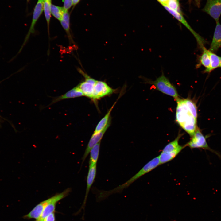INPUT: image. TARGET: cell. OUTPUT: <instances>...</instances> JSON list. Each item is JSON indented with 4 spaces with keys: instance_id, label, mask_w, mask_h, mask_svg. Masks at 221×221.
Returning <instances> with one entry per match:
<instances>
[{
    "instance_id": "obj_1",
    "label": "cell",
    "mask_w": 221,
    "mask_h": 221,
    "mask_svg": "<svg viewBox=\"0 0 221 221\" xmlns=\"http://www.w3.org/2000/svg\"><path fill=\"white\" fill-rule=\"evenodd\" d=\"M176 120L179 125L192 137L197 128V119L189 110L184 99L176 100Z\"/></svg>"
},
{
    "instance_id": "obj_2",
    "label": "cell",
    "mask_w": 221,
    "mask_h": 221,
    "mask_svg": "<svg viewBox=\"0 0 221 221\" xmlns=\"http://www.w3.org/2000/svg\"><path fill=\"white\" fill-rule=\"evenodd\" d=\"M159 157H156L146 164L138 172L123 184L106 192L108 196L115 193H120L123 190L128 187L146 173L150 172L160 165Z\"/></svg>"
},
{
    "instance_id": "obj_3",
    "label": "cell",
    "mask_w": 221,
    "mask_h": 221,
    "mask_svg": "<svg viewBox=\"0 0 221 221\" xmlns=\"http://www.w3.org/2000/svg\"><path fill=\"white\" fill-rule=\"evenodd\" d=\"M157 90L173 97L176 100L180 98L176 88L170 83L163 73L154 81H149Z\"/></svg>"
},
{
    "instance_id": "obj_4",
    "label": "cell",
    "mask_w": 221,
    "mask_h": 221,
    "mask_svg": "<svg viewBox=\"0 0 221 221\" xmlns=\"http://www.w3.org/2000/svg\"><path fill=\"white\" fill-rule=\"evenodd\" d=\"M191 149L200 148L209 150L221 157L220 155L217 152L211 149L208 146L204 137L198 128H197L194 135L186 145Z\"/></svg>"
},
{
    "instance_id": "obj_5",
    "label": "cell",
    "mask_w": 221,
    "mask_h": 221,
    "mask_svg": "<svg viewBox=\"0 0 221 221\" xmlns=\"http://www.w3.org/2000/svg\"><path fill=\"white\" fill-rule=\"evenodd\" d=\"M71 191V189L68 188L60 193L55 194L48 198L49 201L45 207L40 217L36 221H42L43 219L49 214L55 211L57 203L61 200L67 196Z\"/></svg>"
},
{
    "instance_id": "obj_6",
    "label": "cell",
    "mask_w": 221,
    "mask_h": 221,
    "mask_svg": "<svg viewBox=\"0 0 221 221\" xmlns=\"http://www.w3.org/2000/svg\"><path fill=\"white\" fill-rule=\"evenodd\" d=\"M163 6L169 13L184 25L191 33L196 38L199 48L202 50L204 47V45L206 43L205 40L191 28L181 14L170 9L166 6Z\"/></svg>"
},
{
    "instance_id": "obj_7",
    "label": "cell",
    "mask_w": 221,
    "mask_h": 221,
    "mask_svg": "<svg viewBox=\"0 0 221 221\" xmlns=\"http://www.w3.org/2000/svg\"><path fill=\"white\" fill-rule=\"evenodd\" d=\"M115 91L105 82L97 80L94 86L92 99L95 101L112 94Z\"/></svg>"
},
{
    "instance_id": "obj_8",
    "label": "cell",
    "mask_w": 221,
    "mask_h": 221,
    "mask_svg": "<svg viewBox=\"0 0 221 221\" xmlns=\"http://www.w3.org/2000/svg\"><path fill=\"white\" fill-rule=\"evenodd\" d=\"M202 10L210 15L216 22L219 21L221 15V0H207Z\"/></svg>"
},
{
    "instance_id": "obj_9",
    "label": "cell",
    "mask_w": 221,
    "mask_h": 221,
    "mask_svg": "<svg viewBox=\"0 0 221 221\" xmlns=\"http://www.w3.org/2000/svg\"><path fill=\"white\" fill-rule=\"evenodd\" d=\"M79 72L84 77L85 80L77 86L84 96L92 99L94 86L97 80L91 77L81 70L79 71Z\"/></svg>"
},
{
    "instance_id": "obj_10",
    "label": "cell",
    "mask_w": 221,
    "mask_h": 221,
    "mask_svg": "<svg viewBox=\"0 0 221 221\" xmlns=\"http://www.w3.org/2000/svg\"><path fill=\"white\" fill-rule=\"evenodd\" d=\"M44 0H38L34 9L32 21L29 29L26 36L24 43L20 49V51L27 41L30 34L34 33L35 24L44 10Z\"/></svg>"
},
{
    "instance_id": "obj_11",
    "label": "cell",
    "mask_w": 221,
    "mask_h": 221,
    "mask_svg": "<svg viewBox=\"0 0 221 221\" xmlns=\"http://www.w3.org/2000/svg\"><path fill=\"white\" fill-rule=\"evenodd\" d=\"M110 122L109 123L105 128L101 132L93 133L88 142L82 157V165L90 153L91 149L94 146L101 141L104 134L110 126Z\"/></svg>"
},
{
    "instance_id": "obj_12",
    "label": "cell",
    "mask_w": 221,
    "mask_h": 221,
    "mask_svg": "<svg viewBox=\"0 0 221 221\" xmlns=\"http://www.w3.org/2000/svg\"><path fill=\"white\" fill-rule=\"evenodd\" d=\"M96 164L89 165L88 171L87 178V185L86 193L82 205L79 211V212L83 209L84 210L87 200L89 191L95 179L96 174Z\"/></svg>"
},
{
    "instance_id": "obj_13",
    "label": "cell",
    "mask_w": 221,
    "mask_h": 221,
    "mask_svg": "<svg viewBox=\"0 0 221 221\" xmlns=\"http://www.w3.org/2000/svg\"><path fill=\"white\" fill-rule=\"evenodd\" d=\"M212 40L210 46V51L215 52L221 46V25L219 21L216 22Z\"/></svg>"
},
{
    "instance_id": "obj_14",
    "label": "cell",
    "mask_w": 221,
    "mask_h": 221,
    "mask_svg": "<svg viewBox=\"0 0 221 221\" xmlns=\"http://www.w3.org/2000/svg\"><path fill=\"white\" fill-rule=\"evenodd\" d=\"M84 95L78 86L68 91L65 94L53 99L49 105L66 99L74 98Z\"/></svg>"
},
{
    "instance_id": "obj_15",
    "label": "cell",
    "mask_w": 221,
    "mask_h": 221,
    "mask_svg": "<svg viewBox=\"0 0 221 221\" xmlns=\"http://www.w3.org/2000/svg\"><path fill=\"white\" fill-rule=\"evenodd\" d=\"M49 201V199L40 202L28 214L25 215L23 218L25 219H38L41 215L42 212Z\"/></svg>"
},
{
    "instance_id": "obj_16",
    "label": "cell",
    "mask_w": 221,
    "mask_h": 221,
    "mask_svg": "<svg viewBox=\"0 0 221 221\" xmlns=\"http://www.w3.org/2000/svg\"><path fill=\"white\" fill-rule=\"evenodd\" d=\"M186 147L185 145H180L177 149L173 151L168 153L161 152L158 156L160 164L165 163L172 160Z\"/></svg>"
},
{
    "instance_id": "obj_17",
    "label": "cell",
    "mask_w": 221,
    "mask_h": 221,
    "mask_svg": "<svg viewBox=\"0 0 221 221\" xmlns=\"http://www.w3.org/2000/svg\"><path fill=\"white\" fill-rule=\"evenodd\" d=\"M121 93L119 95L118 99L116 100L111 108L109 110L105 116L99 121L96 127L95 130L93 133H98L102 131L108 125L110 121V113L112 109L113 108L115 105L116 104L117 100L121 97Z\"/></svg>"
},
{
    "instance_id": "obj_18",
    "label": "cell",
    "mask_w": 221,
    "mask_h": 221,
    "mask_svg": "<svg viewBox=\"0 0 221 221\" xmlns=\"http://www.w3.org/2000/svg\"><path fill=\"white\" fill-rule=\"evenodd\" d=\"M61 25L65 31L70 42H73L70 28V16L68 10H64L62 19L60 21Z\"/></svg>"
},
{
    "instance_id": "obj_19",
    "label": "cell",
    "mask_w": 221,
    "mask_h": 221,
    "mask_svg": "<svg viewBox=\"0 0 221 221\" xmlns=\"http://www.w3.org/2000/svg\"><path fill=\"white\" fill-rule=\"evenodd\" d=\"M202 50V53L199 57V61L200 64L206 68L204 71V72L207 73L210 67V58L207 52V50L205 47Z\"/></svg>"
},
{
    "instance_id": "obj_20",
    "label": "cell",
    "mask_w": 221,
    "mask_h": 221,
    "mask_svg": "<svg viewBox=\"0 0 221 221\" xmlns=\"http://www.w3.org/2000/svg\"><path fill=\"white\" fill-rule=\"evenodd\" d=\"M101 141L95 145L90 151L89 165L97 164L99 153Z\"/></svg>"
},
{
    "instance_id": "obj_21",
    "label": "cell",
    "mask_w": 221,
    "mask_h": 221,
    "mask_svg": "<svg viewBox=\"0 0 221 221\" xmlns=\"http://www.w3.org/2000/svg\"><path fill=\"white\" fill-rule=\"evenodd\" d=\"M207 52L210 60V67L207 73H209L212 70L219 67L220 64L219 57L216 54L207 50Z\"/></svg>"
},
{
    "instance_id": "obj_22",
    "label": "cell",
    "mask_w": 221,
    "mask_h": 221,
    "mask_svg": "<svg viewBox=\"0 0 221 221\" xmlns=\"http://www.w3.org/2000/svg\"><path fill=\"white\" fill-rule=\"evenodd\" d=\"M183 134H179L177 137L173 141L168 143L163 149L162 152L168 153L173 151L177 149L180 145L179 141Z\"/></svg>"
},
{
    "instance_id": "obj_23",
    "label": "cell",
    "mask_w": 221,
    "mask_h": 221,
    "mask_svg": "<svg viewBox=\"0 0 221 221\" xmlns=\"http://www.w3.org/2000/svg\"><path fill=\"white\" fill-rule=\"evenodd\" d=\"M51 0H45L44 1V10L47 23L48 34H49V24L51 14Z\"/></svg>"
},
{
    "instance_id": "obj_24",
    "label": "cell",
    "mask_w": 221,
    "mask_h": 221,
    "mask_svg": "<svg viewBox=\"0 0 221 221\" xmlns=\"http://www.w3.org/2000/svg\"><path fill=\"white\" fill-rule=\"evenodd\" d=\"M51 14L55 18L60 21L61 20L64 11L63 7L51 4Z\"/></svg>"
},
{
    "instance_id": "obj_25",
    "label": "cell",
    "mask_w": 221,
    "mask_h": 221,
    "mask_svg": "<svg viewBox=\"0 0 221 221\" xmlns=\"http://www.w3.org/2000/svg\"><path fill=\"white\" fill-rule=\"evenodd\" d=\"M184 100L190 111L194 117L197 119V110L195 104L192 100L188 99H184Z\"/></svg>"
},
{
    "instance_id": "obj_26",
    "label": "cell",
    "mask_w": 221,
    "mask_h": 221,
    "mask_svg": "<svg viewBox=\"0 0 221 221\" xmlns=\"http://www.w3.org/2000/svg\"><path fill=\"white\" fill-rule=\"evenodd\" d=\"M165 6L182 14L178 0H169L166 5Z\"/></svg>"
},
{
    "instance_id": "obj_27",
    "label": "cell",
    "mask_w": 221,
    "mask_h": 221,
    "mask_svg": "<svg viewBox=\"0 0 221 221\" xmlns=\"http://www.w3.org/2000/svg\"><path fill=\"white\" fill-rule=\"evenodd\" d=\"M63 8L64 10H68L73 5L72 0H64Z\"/></svg>"
},
{
    "instance_id": "obj_28",
    "label": "cell",
    "mask_w": 221,
    "mask_h": 221,
    "mask_svg": "<svg viewBox=\"0 0 221 221\" xmlns=\"http://www.w3.org/2000/svg\"><path fill=\"white\" fill-rule=\"evenodd\" d=\"M42 221H56L54 212L46 216Z\"/></svg>"
},
{
    "instance_id": "obj_29",
    "label": "cell",
    "mask_w": 221,
    "mask_h": 221,
    "mask_svg": "<svg viewBox=\"0 0 221 221\" xmlns=\"http://www.w3.org/2000/svg\"><path fill=\"white\" fill-rule=\"evenodd\" d=\"M163 6L166 5L169 0H157Z\"/></svg>"
},
{
    "instance_id": "obj_30",
    "label": "cell",
    "mask_w": 221,
    "mask_h": 221,
    "mask_svg": "<svg viewBox=\"0 0 221 221\" xmlns=\"http://www.w3.org/2000/svg\"><path fill=\"white\" fill-rule=\"evenodd\" d=\"M80 0H72L73 5H75L79 2Z\"/></svg>"
},
{
    "instance_id": "obj_31",
    "label": "cell",
    "mask_w": 221,
    "mask_h": 221,
    "mask_svg": "<svg viewBox=\"0 0 221 221\" xmlns=\"http://www.w3.org/2000/svg\"><path fill=\"white\" fill-rule=\"evenodd\" d=\"M201 0H197V5L199 6L200 5V1Z\"/></svg>"
},
{
    "instance_id": "obj_32",
    "label": "cell",
    "mask_w": 221,
    "mask_h": 221,
    "mask_svg": "<svg viewBox=\"0 0 221 221\" xmlns=\"http://www.w3.org/2000/svg\"><path fill=\"white\" fill-rule=\"evenodd\" d=\"M220 59V64L219 67L221 68V57H219Z\"/></svg>"
},
{
    "instance_id": "obj_33",
    "label": "cell",
    "mask_w": 221,
    "mask_h": 221,
    "mask_svg": "<svg viewBox=\"0 0 221 221\" xmlns=\"http://www.w3.org/2000/svg\"><path fill=\"white\" fill-rule=\"evenodd\" d=\"M195 0L196 1V3H197V0Z\"/></svg>"
},
{
    "instance_id": "obj_34",
    "label": "cell",
    "mask_w": 221,
    "mask_h": 221,
    "mask_svg": "<svg viewBox=\"0 0 221 221\" xmlns=\"http://www.w3.org/2000/svg\"></svg>"
}]
</instances>
